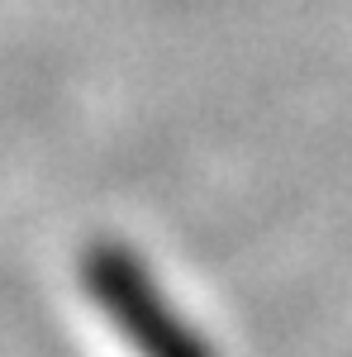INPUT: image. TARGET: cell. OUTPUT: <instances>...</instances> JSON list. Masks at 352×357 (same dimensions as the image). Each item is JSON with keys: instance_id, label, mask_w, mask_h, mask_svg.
Returning <instances> with one entry per match:
<instances>
[{"instance_id": "6da1fadb", "label": "cell", "mask_w": 352, "mask_h": 357, "mask_svg": "<svg viewBox=\"0 0 352 357\" xmlns=\"http://www.w3.org/2000/svg\"><path fill=\"white\" fill-rule=\"evenodd\" d=\"M82 276L91 301L143 357H215V348H205V338L162 301L138 252L119 243H95L82 262Z\"/></svg>"}]
</instances>
